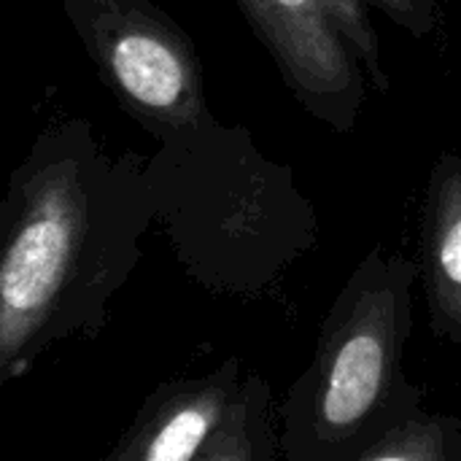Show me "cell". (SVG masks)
Listing matches in <instances>:
<instances>
[{"mask_svg": "<svg viewBox=\"0 0 461 461\" xmlns=\"http://www.w3.org/2000/svg\"><path fill=\"white\" fill-rule=\"evenodd\" d=\"M327 8H330V16H332L338 32L346 38L351 51L359 57L370 84L381 95L389 92L392 81H389V70H386L384 54H381V41L375 35L367 8H378L397 27L411 32L413 38L435 35L443 22L440 0H327Z\"/></svg>", "mask_w": 461, "mask_h": 461, "instance_id": "8", "label": "cell"}, {"mask_svg": "<svg viewBox=\"0 0 461 461\" xmlns=\"http://www.w3.org/2000/svg\"><path fill=\"white\" fill-rule=\"evenodd\" d=\"M362 461H461V424L419 408L397 421Z\"/></svg>", "mask_w": 461, "mask_h": 461, "instance_id": "9", "label": "cell"}, {"mask_svg": "<svg viewBox=\"0 0 461 461\" xmlns=\"http://www.w3.org/2000/svg\"><path fill=\"white\" fill-rule=\"evenodd\" d=\"M419 273L432 332L461 343V154H443L429 173Z\"/></svg>", "mask_w": 461, "mask_h": 461, "instance_id": "7", "label": "cell"}, {"mask_svg": "<svg viewBox=\"0 0 461 461\" xmlns=\"http://www.w3.org/2000/svg\"><path fill=\"white\" fill-rule=\"evenodd\" d=\"M270 386L238 359L203 378L159 386L111 461H276L281 432L270 416Z\"/></svg>", "mask_w": 461, "mask_h": 461, "instance_id": "5", "label": "cell"}, {"mask_svg": "<svg viewBox=\"0 0 461 461\" xmlns=\"http://www.w3.org/2000/svg\"><path fill=\"white\" fill-rule=\"evenodd\" d=\"M419 278V265L384 249L354 267L319 330L308 370L278 411L284 459L362 461L421 408V389L402 373Z\"/></svg>", "mask_w": 461, "mask_h": 461, "instance_id": "3", "label": "cell"}, {"mask_svg": "<svg viewBox=\"0 0 461 461\" xmlns=\"http://www.w3.org/2000/svg\"><path fill=\"white\" fill-rule=\"evenodd\" d=\"M157 221L211 292L259 297L316 243L313 205L243 127L146 157Z\"/></svg>", "mask_w": 461, "mask_h": 461, "instance_id": "2", "label": "cell"}, {"mask_svg": "<svg viewBox=\"0 0 461 461\" xmlns=\"http://www.w3.org/2000/svg\"><path fill=\"white\" fill-rule=\"evenodd\" d=\"M284 84L319 122L348 135L367 100V73L338 32L327 0H235Z\"/></svg>", "mask_w": 461, "mask_h": 461, "instance_id": "6", "label": "cell"}, {"mask_svg": "<svg viewBox=\"0 0 461 461\" xmlns=\"http://www.w3.org/2000/svg\"><path fill=\"white\" fill-rule=\"evenodd\" d=\"M100 81L151 138L192 143L221 122L205 100L197 46L151 0H59Z\"/></svg>", "mask_w": 461, "mask_h": 461, "instance_id": "4", "label": "cell"}, {"mask_svg": "<svg viewBox=\"0 0 461 461\" xmlns=\"http://www.w3.org/2000/svg\"><path fill=\"white\" fill-rule=\"evenodd\" d=\"M154 221L146 157L113 154L84 116L35 138L0 211V384L62 340L103 335Z\"/></svg>", "mask_w": 461, "mask_h": 461, "instance_id": "1", "label": "cell"}]
</instances>
